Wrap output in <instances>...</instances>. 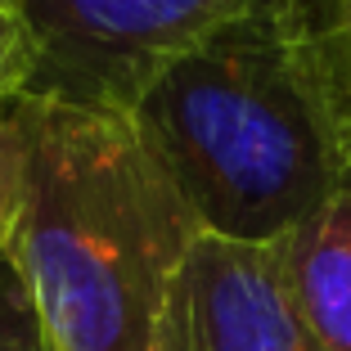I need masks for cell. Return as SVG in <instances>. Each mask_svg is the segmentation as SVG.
<instances>
[{"label": "cell", "mask_w": 351, "mask_h": 351, "mask_svg": "<svg viewBox=\"0 0 351 351\" xmlns=\"http://www.w3.org/2000/svg\"><path fill=\"white\" fill-rule=\"evenodd\" d=\"M275 257L320 351H351V189L275 239Z\"/></svg>", "instance_id": "5"}, {"label": "cell", "mask_w": 351, "mask_h": 351, "mask_svg": "<svg viewBox=\"0 0 351 351\" xmlns=\"http://www.w3.org/2000/svg\"><path fill=\"white\" fill-rule=\"evenodd\" d=\"M351 122V0H298Z\"/></svg>", "instance_id": "7"}, {"label": "cell", "mask_w": 351, "mask_h": 351, "mask_svg": "<svg viewBox=\"0 0 351 351\" xmlns=\"http://www.w3.org/2000/svg\"><path fill=\"white\" fill-rule=\"evenodd\" d=\"M266 5L275 0H14L27 41L23 95L131 113L180 50Z\"/></svg>", "instance_id": "3"}, {"label": "cell", "mask_w": 351, "mask_h": 351, "mask_svg": "<svg viewBox=\"0 0 351 351\" xmlns=\"http://www.w3.org/2000/svg\"><path fill=\"white\" fill-rule=\"evenodd\" d=\"M158 351H320L279 275L275 243L203 234L176 270Z\"/></svg>", "instance_id": "4"}, {"label": "cell", "mask_w": 351, "mask_h": 351, "mask_svg": "<svg viewBox=\"0 0 351 351\" xmlns=\"http://www.w3.org/2000/svg\"><path fill=\"white\" fill-rule=\"evenodd\" d=\"M122 117L203 234L275 243L351 189V122L298 0L207 32Z\"/></svg>", "instance_id": "1"}, {"label": "cell", "mask_w": 351, "mask_h": 351, "mask_svg": "<svg viewBox=\"0 0 351 351\" xmlns=\"http://www.w3.org/2000/svg\"><path fill=\"white\" fill-rule=\"evenodd\" d=\"M27 86V41L10 10H0V99H14Z\"/></svg>", "instance_id": "9"}, {"label": "cell", "mask_w": 351, "mask_h": 351, "mask_svg": "<svg viewBox=\"0 0 351 351\" xmlns=\"http://www.w3.org/2000/svg\"><path fill=\"white\" fill-rule=\"evenodd\" d=\"M14 212H19V126H14V99H0V248L10 243Z\"/></svg>", "instance_id": "8"}, {"label": "cell", "mask_w": 351, "mask_h": 351, "mask_svg": "<svg viewBox=\"0 0 351 351\" xmlns=\"http://www.w3.org/2000/svg\"><path fill=\"white\" fill-rule=\"evenodd\" d=\"M0 351H59L10 248H0Z\"/></svg>", "instance_id": "6"}, {"label": "cell", "mask_w": 351, "mask_h": 351, "mask_svg": "<svg viewBox=\"0 0 351 351\" xmlns=\"http://www.w3.org/2000/svg\"><path fill=\"white\" fill-rule=\"evenodd\" d=\"M10 257L59 351H158L194 217L122 113L14 95Z\"/></svg>", "instance_id": "2"}, {"label": "cell", "mask_w": 351, "mask_h": 351, "mask_svg": "<svg viewBox=\"0 0 351 351\" xmlns=\"http://www.w3.org/2000/svg\"><path fill=\"white\" fill-rule=\"evenodd\" d=\"M0 10H10V14H14V0H0Z\"/></svg>", "instance_id": "10"}]
</instances>
